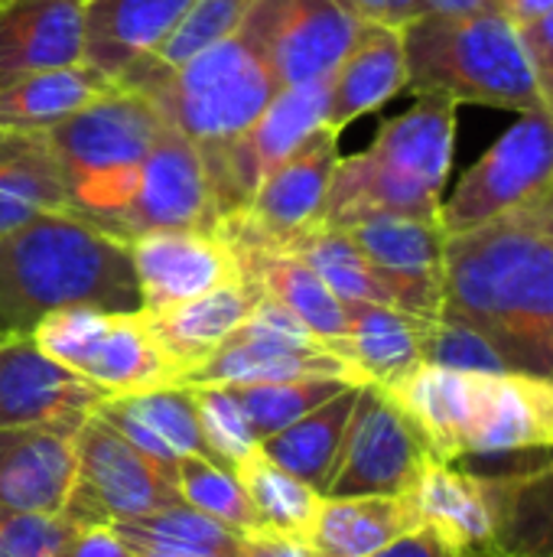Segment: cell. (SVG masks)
I'll return each instance as SVG.
<instances>
[{
	"mask_svg": "<svg viewBox=\"0 0 553 557\" xmlns=\"http://www.w3.org/2000/svg\"><path fill=\"white\" fill-rule=\"evenodd\" d=\"M349 13H355L362 23H388V26H407L424 13V0H339Z\"/></svg>",
	"mask_w": 553,
	"mask_h": 557,
	"instance_id": "f6af8a7d",
	"label": "cell"
},
{
	"mask_svg": "<svg viewBox=\"0 0 553 557\" xmlns=\"http://www.w3.org/2000/svg\"><path fill=\"white\" fill-rule=\"evenodd\" d=\"M352 382L342 379H293V382H257V385H225L231 398L238 401L248 428L254 431L257 444L303 414L316 411L339 392H345Z\"/></svg>",
	"mask_w": 553,
	"mask_h": 557,
	"instance_id": "8d00e7d4",
	"label": "cell"
},
{
	"mask_svg": "<svg viewBox=\"0 0 553 557\" xmlns=\"http://www.w3.org/2000/svg\"><path fill=\"white\" fill-rule=\"evenodd\" d=\"M257 0H196V7L179 20V26L153 49L156 62L176 69L199 49L235 33Z\"/></svg>",
	"mask_w": 553,
	"mask_h": 557,
	"instance_id": "ab89813d",
	"label": "cell"
},
{
	"mask_svg": "<svg viewBox=\"0 0 553 557\" xmlns=\"http://www.w3.org/2000/svg\"><path fill=\"white\" fill-rule=\"evenodd\" d=\"M29 336L49 359L88 379L104 395H134L176 385V372L150 336L140 310L111 313L95 307H68L42 317Z\"/></svg>",
	"mask_w": 553,
	"mask_h": 557,
	"instance_id": "52a82bcc",
	"label": "cell"
},
{
	"mask_svg": "<svg viewBox=\"0 0 553 557\" xmlns=\"http://www.w3.org/2000/svg\"><path fill=\"white\" fill-rule=\"evenodd\" d=\"M196 0H88L85 62L111 82L140 55L153 52Z\"/></svg>",
	"mask_w": 553,
	"mask_h": 557,
	"instance_id": "484cf974",
	"label": "cell"
},
{
	"mask_svg": "<svg viewBox=\"0 0 553 557\" xmlns=\"http://www.w3.org/2000/svg\"><path fill=\"white\" fill-rule=\"evenodd\" d=\"M359 26L339 0H257L241 23L284 88L332 78Z\"/></svg>",
	"mask_w": 553,
	"mask_h": 557,
	"instance_id": "9a60e30c",
	"label": "cell"
},
{
	"mask_svg": "<svg viewBox=\"0 0 553 557\" xmlns=\"http://www.w3.org/2000/svg\"><path fill=\"white\" fill-rule=\"evenodd\" d=\"M91 414L108 421L121 437L160 463L169 476L183 457H205L199 414L189 385H163L134 395H108Z\"/></svg>",
	"mask_w": 553,
	"mask_h": 557,
	"instance_id": "7402d4cb",
	"label": "cell"
},
{
	"mask_svg": "<svg viewBox=\"0 0 553 557\" xmlns=\"http://www.w3.org/2000/svg\"><path fill=\"white\" fill-rule=\"evenodd\" d=\"M521 39L528 49V62H531V75H535L541 108L553 117V10L535 23H525Z\"/></svg>",
	"mask_w": 553,
	"mask_h": 557,
	"instance_id": "7bdbcfd3",
	"label": "cell"
},
{
	"mask_svg": "<svg viewBox=\"0 0 553 557\" xmlns=\"http://www.w3.org/2000/svg\"><path fill=\"white\" fill-rule=\"evenodd\" d=\"M359 388L362 385H349L345 392H339L316 411L303 414L290 428L264 437L257 447L277 467H284L287 473H293L297 480L313 486L319 496H326L329 480L339 463V454H342V441H345V428H349Z\"/></svg>",
	"mask_w": 553,
	"mask_h": 557,
	"instance_id": "d6a6232c",
	"label": "cell"
},
{
	"mask_svg": "<svg viewBox=\"0 0 553 557\" xmlns=\"http://www.w3.org/2000/svg\"><path fill=\"white\" fill-rule=\"evenodd\" d=\"M111 88L114 82L88 62L23 75L0 88V127L49 131Z\"/></svg>",
	"mask_w": 553,
	"mask_h": 557,
	"instance_id": "1f68e13d",
	"label": "cell"
},
{
	"mask_svg": "<svg viewBox=\"0 0 553 557\" xmlns=\"http://www.w3.org/2000/svg\"><path fill=\"white\" fill-rule=\"evenodd\" d=\"M114 82L143 91L163 111L166 124L196 147H218L241 137L284 88L267 55L241 26L176 69L147 52Z\"/></svg>",
	"mask_w": 553,
	"mask_h": 557,
	"instance_id": "5b68a950",
	"label": "cell"
},
{
	"mask_svg": "<svg viewBox=\"0 0 553 557\" xmlns=\"http://www.w3.org/2000/svg\"><path fill=\"white\" fill-rule=\"evenodd\" d=\"M297 258H303L326 284L329 290L345 300V304H385V307H398L388 284L378 277V271L368 264V258L362 255V248L342 232V228H329V225H316L313 232H306L293 251Z\"/></svg>",
	"mask_w": 553,
	"mask_h": 557,
	"instance_id": "d590c367",
	"label": "cell"
},
{
	"mask_svg": "<svg viewBox=\"0 0 553 557\" xmlns=\"http://www.w3.org/2000/svg\"><path fill=\"white\" fill-rule=\"evenodd\" d=\"M404 88H407L404 26L362 23L349 55L332 75L326 127L342 134L352 121L378 111Z\"/></svg>",
	"mask_w": 553,
	"mask_h": 557,
	"instance_id": "d4e9b609",
	"label": "cell"
},
{
	"mask_svg": "<svg viewBox=\"0 0 553 557\" xmlns=\"http://www.w3.org/2000/svg\"><path fill=\"white\" fill-rule=\"evenodd\" d=\"M163 111L127 85H117L49 127V144L62 163L72 212L98 228L117 215L137 193L143 163L166 131Z\"/></svg>",
	"mask_w": 553,
	"mask_h": 557,
	"instance_id": "8992f818",
	"label": "cell"
},
{
	"mask_svg": "<svg viewBox=\"0 0 553 557\" xmlns=\"http://www.w3.org/2000/svg\"><path fill=\"white\" fill-rule=\"evenodd\" d=\"M553 450V382L502 372L476 375L466 457H505Z\"/></svg>",
	"mask_w": 553,
	"mask_h": 557,
	"instance_id": "d6986e66",
	"label": "cell"
},
{
	"mask_svg": "<svg viewBox=\"0 0 553 557\" xmlns=\"http://www.w3.org/2000/svg\"><path fill=\"white\" fill-rule=\"evenodd\" d=\"M553 189V117L548 111L521 114L456 183L440 206L447 235L495 222Z\"/></svg>",
	"mask_w": 553,
	"mask_h": 557,
	"instance_id": "8fae6325",
	"label": "cell"
},
{
	"mask_svg": "<svg viewBox=\"0 0 553 557\" xmlns=\"http://www.w3.org/2000/svg\"><path fill=\"white\" fill-rule=\"evenodd\" d=\"M62 209L72 199L49 134L0 127V235Z\"/></svg>",
	"mask_w": 553,
	"mask_h": 557,
	"instance_id": "f1b7e54d",
	"label": "cell"
},
{
	"mask_svg": "<svg viewBox=\"0 0 553 557\" xmlns=\"http://www.w3.org/2000/svg\"><path fill=\"white\" fill-rule=\"evenodd\" d=\"M127 251L140 310H163L244 277L235 251L215 232H147L130 238Z\"/></svg>",
	"mask_w": 553,
	"mask_h": 557,
	"instance_id": "ac0fdd59",
	"label": "cell"
},
{
	"mask_svg": "<svg viewBox=\"0 0 553 557\" xmlns=\"http://www.w3.org/2000/svg\"><path fill=\"white\" fill-rule=\"evenodd\" d=\"M238 264L241 274L254 281L264 297L287 307L319 343H326L332 352L342 346L349 333V304L339 300L303 258L290 251H254L238 255Z\"/></svg>",
	"mask_w": 553,
	"mask_h": 557,
	"instance_id": "4dcf8cb0",
	"label": "cell"
},
{
	"mask_svg": "<svg viewBox=\"0 0 553 557\" xmlns=\"http://www.w3.org/2000/svg\"><path fill=\"white\" fill-rule=\"evenodd\" d=\"M218 206L202 150L166 127L147 153L134 199L101 228L121 242L147 232H215Z\"/></svg>",
	"mask_w": 553,
	"mask_h": 557,
	"instance_id": "5bb4252c",
	"label": "cell"
},
{
	"mask_svg": "<svg viewBox=\"0 0 553 557\" xmlns=\"http://www.w3.org/2000/svg\"><path fill=\"white\" fill-rule=\"evenodd\" d=\"M388 284L398 310L437 320L443 310V251L440 219L368 215L342 228Z\"/></svg>",
	"mask_w": 553,
	"mask_h": 557,
	"instance_id": "2e32d148",
	"label": "cell"
},
{
	"mask_svg": "<svg viewBox=\"0 0 553 557\" xmlns=\"http://www.w3.org/2000/svg\"><path fill=\"white\" fill-rule=\"evenodd\" d=\"M88 0H0V88L46 69L85 62Z\"/></svg>",
	"mask_w": 553,
	"mask_h": 557,
	"instance_id": "44dd1931",
	"label": "cell"
},
{
	"mask_svg": "<svg viewBox=\"0 0 553 557\" xmlns=\"http://www.w3.org/2000/svg\"><path fill=\"white\" fill-rule=\"evenodd\" d=\"M108 395L49 359L29 333H0V428L75 431Z\"/></svg>",
	"mask_w": 553,
	"mask_h": 557,
	"instance_id": "e0dca14e",
	"label": "cell"
},
{
	"mask_svg": "<svg viewBox=\"0 0 553 557\" xmlns=\"http://www.w3.org/2000/svg\"><path fill=\"white\" fill-rule=\"evenodd\" d=\"M293 379H342L362 385L355 369L319 343L287 307L261 297L251 317L179 385H257Z\"/></svg>",
	"mask_w": 553,
	"mask_h": 557,
	"instance_id": "30bf717a",
	"label": "cell"
},
{
	"mask_svg": "<svg viewBox=\"0 0 553 557\" xmlns=\"http://www.w3.org/2000/svg\"><path fill=\"white\" fill-rule=\"evenodd\" d=\"M189 392L196 401L209 460L225 470H235L257 447V437L248 428L238 401L231 398V392L225 385H189Z\"/></svg>",
	"mask_w": 553,
	"mask_h": 557,
	"instance_id": "f35d334b",
	"label": "cell"
},
{
	"mask_svg": "<svg viewBox=\"0 0 553 557\" xmlns=\"http://www.w3.org/2000/svg\"><path fill=\"white\" fill-rule=\"evenodd\" d=\"M52 557H134L111 525H78Z\"/></svg>",
	"mask_w": 553,
	"mask_h": 557,
	"instance_id": "ee69618b",
	"label": "cell"
},
{
	"mask_svg": "<svg viewBox=\"0 0 553 557\" xmlns=\"http://www.w3.org/2000/svg\"><path fill=\"white\" fill-rule=\"evenodd\" d=\"M427 525L456 557H495V512L486 476L430 460L411 490Z\"/></svg>",
	"mask_w": 553,
	"mask_h": 557,
	"instance_id": "cb8c5ba5",
	"label": "cell"
},
{
	"mask_svg": "<svg viewBox=\"0 0 553 557\" xmlns=\"http://www.w3.org/2000/svg\"><path fill=\"white\" fill-rule=\"evenodd\" d=\"M420 529L411 496H323L306 545L316 557H372Z\"/></svg>",
	"mask_w": 553,
	"mask_h": 557,
	"instance_id": "83f0119b",
	"label": "cell"
},
{
	"mask_svg": "<svg viewBox=\"0 0 553 557\" xmlns=\"http://www.w3.org/2000/svg\"><path fill=\"white\" fill-rule=\"evenodd\" d=\"M440 317L482 333L512 372L553 382V189L447 235Z\"/></svg>",
	"mask_w": 553,
	"mask_h": 557,
	"instance_id": "6da1fadb",
	"label": "cell"
},
{
	"mask_svg": "<svg viewBox=\"0 0 553 557\" xmlns=\"http://www.w3.org/2000/svg\"><path fill=\"white\" fill-rule=\"evenodd\" d=\"M407 91L456 104L544 111L521 26L495 3L463 13H420L404 26Z\"/></svg>",
	"mask_w": 553,
	"mask_h": 557,
	"instance_id": "277c9868",
	"label": "cell"
},
{
	"mask_svg": "<svg viewBox=\"0 0 553 557\" xmlns=\"http://www.w3.org/2000/svg\"><path fill=\"white\" fill-rule=\"evenodd\" d=\"M339 163V131L319 127L300 150L274 166L251 202L222 215L215 235L238 255L293 251V245L323 225L329 183Z\"/></svg>",
	"mask_w": 553,
	"mask_h": 557,
	"instance_id": "ba28073f",
	"label": "cell"
},
{
	"mask_svg": "<svg viewBox=\"0 0 553 557\" xmlns=\"http://www.w3.org/2000/svg\"><path fill=\"white\" fill-rule=\"evenodd\" d=\"M75 476V431L0 428V506L62 516Z\"/></svg>",
	"mask_w": 553,
	"mask_h": 557,
	"instance_id": "603a6c76",
	"label": "cell"
},
{
	"mask_svg": "<svg viewBox=\"0 0 553 557\" xmlns=\"http://www.w3.org/2000/svg\"><path fill=\"white\" fill-rule=\"evenodd\" d=\"M65 516L20 512L0 506V557H52L75 532Z\"/></svg>",
	"mask_w": 553,
	"mask_h": 557,
	"instance_id": "b9f144b4",
	"label": "cell"
},
{
	"mask_svg": "<svg viewBox=\"0 0 553 557\" xmlns=\"http://www.w3.org/2000/svg\"><path fill=\"white\" fill-rule=\"evenodd\" d=\"M518 26H525V23H535V20H541V16H548L553 10V0H495Z\"/></svg>",
	"mask_w": 553,
	"mask_h": 557,
	"instance_id": "c3c4849f",
	"label": "cell"
},
{
	"mask_svg": "<svg viewBox=\"0 0 553 557\" xmlns=\"http://www.w3.org/2000/svg\"><path fill=\"white\" fill-rule=\"evenodd\" d=\"M241 557H316L310 545L297 535L277 532V529H261L244 539Z\"/></svg>",
	"mask_w": 553,
	"mask_h": 557,
	"instance_id": "bcb514c9",
	"label": "cell"
},
{
	"mask_svg": "<svg viewBox=\"0 0 553 557\" xmlns=\"http://www.w3.org/2000/svg\"><path fill=\"white\" fill-rule=\"evenodd\" d=\"M68 307L140 310L127 242L72 209L0 235V333H33L42 317Z\"/></svg>",
	"mask_w": 553,
	"mask_h": 557,
	"instance_id": "7a4b0ae2",
	"label": "cell"
},
{
	"mask_svg": "<svg viewBox=\"0 0 553 557\" xmlns=\"http://www.w3.org/2000/svg\"><path fill=\"white\" fill-rule=\"evenodd\" d=\"M176 503L173 476L108 421L88 414L75 428V476L62 506L72 525L134 522Z\"/></svg>",
	"mask_w": 553,
	"mask_h": 557,
	"instance_id": "9c48e42d",
	"label": "cell"
},
{
	"mask_svg": "<svg viewBox=\"0 0 553 557\" xmlns=\"http://www.w3.org/2000/svg\"><path fill=\"white\" fill-rule=\"evenodd\" d=\"M482 3L486 0H424V13H463Z\"/></svg>",
	"mask_w": 553,
	"mask_h": 557,
	"instance_id": "681fc988",
	"label": "cell"
},
{
	"mask_svg": "<svg viewBox=\"0 0 553 557\" xmlns=\"http://www.w3.org/2000/svg\"><path fill=\"white\" fill-rule=\"evenodd\" d=\"M173 483L186 506H192L244 535L267 529L264 519L257 516L254 503L248 499L244 486L238 483V476L205 457H183L176 463Z\"/></svg>",
	"mask_w": 553,
	"mask_h": 557,
	"instance_id": "74e56055",
	"label": "cell"
},
{
	"mask_svg": "<svg viewBox=\"0 0 553 557\" xmlns=\"http://www.w3.org/2000/svg\"><path fill=\"white\" fill-rule=\"evenodd\" d=\"M332 78L287 85L261 111V117L235 140L218 147H199L205 173L215 193L218 219L244 209L264 176L300 150L329 121Z\"/></svg>",
	"mask_w": 553,
	"mask_h": 557,
	"instance_id": "7c38bea8",
	"label": "cell"
},
{
	"mask_svg": "<svg viewBox=\"0 0 553 557\" xmlns=\"http://www.w3.org/2000/svg\"><path fill=\"white\" fill-rule=\"evenodd\" d=\"M433 460L424 434L381 385H362L326 496H411Z\"/></svg>",
	"mask_w": 553,
	"mask_h": 557,
	"instance_id": "4fadbf2b",
	"label": "cell"
},
{
	"mask_svg": "<svg viewBox=\"0 0 553 557\" xmlns=\"http://www.w3.org/2000/svg\"><path fill=\"white\" fill-rule=\"evenodd\" d=\"M261 287L248 277L222 284L202 297L163 307V310H140L150 336L156 339L160 352L176 372V385L199 369L257 307Z\"/></svg>",
	"mask_w": 553,
	"mask_h": 557,
	"instance_id": "ffe728a7",
	"label": "cell"
},
{
	"mask_svg": "<svg viewBox=\"0 0 553 557\" xmlns=\"http://www.w3.org/2000/svg\"><path fill=\"white\" fill-rule=\"evenodd\" d=\"M372 557H456L427 525H420V529H414L411 535H404V539H398L394 545H388V548H381L378 555Z\"/></svg>",
	"mask_w": 553,
	"mask_h": 557,
	"instance_id": "7dc6e473",
	"label": "cell"
},
{
	"mask_svg": "<svg viewBox=\"0 0 553 557\" xmlns=\"http://www.w3.org/2000/svg\"><path fill=\"white\" fill-rule=\"evenodd\" d=\"M134 557H241L244 532L186 506H166L134 522L111 525Z\"/></svg>",
	"mask_w": 553,
	"mask_h": 557,
	"instance_id": "836d02e7",
	"label": "cell"
},
{
	"mask_svg": "<svg viewBox=\"0 0 553 557\" xmlns=\"http://www.w3.org/2000/svg\"><path fill=\"white\" fill-rule=\"evenodd\" d=\"M476 375L479 372H453V369L424 362L404 382H398L394 388H385L417 424L433 460L440 463L466 460V434L473 421Z\"/></svg>",
	"mask_w": 553,
	"mask_h": 557,
	"instance_id": "f546056e",
	"label": "cell"
},
{
	"mask_svg": "<svg viewBox=\"0 0 553 557\" xmlns=\"http://www.w3.org/2000/svg\"><path fill=\"white\" fill-rule=\"evenodd\" d=\"M433 320L385 304H349V333L336 349L362 385L394 388L424 366V343Z\"/></svg>",
	"mask_w": 553,
	"mask_h": 557,
	"instance_id": "4316f807",
	"label": "cell"
},
{
	"mask_svg": "<svg viewBox=\"0 0 553 557\" xmlns=\"http://www.w3.org/2000/svg\"><path fill=\"white\" fill-rule=\"evenodd\" d=\"M231 473L244 486L248 499L254 503V509L267 529L306 539V532L316 519V509L323 503V496L313 486H306L303 480H297L293 473L277 467L261 447H254Z\"/></svg>",
	"mask_w": 553,
	"mask_h": 557,
	"instance_id": "e575fe53",
	"label": "cell"
},
{
	"mask_svg": "<svg viewBox=\"0 0 553 557\" xmlns=\"http://www.w3.org/2000/svg\"><path fill=\"white\" fill-rule=\"evenodd\" d=\"M424 362L453 369V372H479V375L512 372L482 333L450 317H437L430 323L427 343H424Z\"/></svg>",
	"mask_w": 553,
	"mask_h": 557,
	"instance_id": "60d3db41",
	"label": "cell"
},
{
	"mask_svg": "<svg viewBox=\"0 0 553 557\" xmlns=\"http://www.w3.org/2000/svg\"><path fill=\"white\" fill-rule=\"evenodd\" d=\"M456 150V101L420 95L414 108L388 117L372 147L339 157L323 225L345 228L368 215L440 219Z\"/></svg>",
	"mask_w": 553,
	"mask_h": 557,
	"instance_id": "3957f363",
	"label": "cell"
}]
</instances>
